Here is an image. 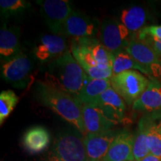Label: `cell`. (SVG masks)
<instances>
[{
  "label": "cell",
  "mask_w": 161,
  "mask_h": 161,
  "mask_svg": "<svg viewBox=\"0 0 161 161\" xmlns=\"http://www.w3.org/2000/svg\"><path fill=\"white\" fill-rule=\"evenodd\" d=\"M89 79L69 51L49 63L44 81L77 98Z\"/></svg>",
  "instance_id": "6da1fadb"
},
{
  "label": "cell",
  "mask_w": 161,
  "mask_h": 161,
  "mask_svg": "<svg viewBox=\"0 0 161 161\" xmlns=\"http://www.w3.org/2000/svg\"><path fill=\"white\" fill-rule=\"evenodd\" d=\"M35 92L40 103L55 111L86 135V132L82 116L83 104L77 98L41 80H37L36 83Z\"/></svg>",
  "instance_id": "7a4b0ae2"
},
{
  "label": "cell",
  "mask_w": 161,
  "mask_h": 161,
  "mask_svg": "<svg viewBox=\"0 0 161 161\" xmlns=\"http://www.w3.org/2000/svg\"><path fill=\"white\" fill-rule=\"evenodd\" d=\"M82 134L75 127L61 130L55 139L52 155L63 161H89Z\"/></svg>",
  "instance_id": "3957f363"
},
{
  "label": "cell",
  "mask_w": 161,
  "mask_h": 161,
  "mask_svg": "<svg viewBox=\"0 0 161 161\" xmlns=\"http://www.w3.org/2000/svg\"><path fill=\"white\" fill-rule=\"evenodd\" d=\"M150 80L136 70H128L113 75L111 87L128 105H133L147 89Z\"/></svg>",
  "instance_id": "277c9868"
},
{
  "label": "cell",
  "mask_w": 161,
  "mask_h": 161,
  "mask_svg": "<svg viewBox=\"0 0 161 161\" xmlns=\"http://www.w3.org/2000/svg\"><path fill=\"white\" fill-rule=\"evenodd\" d=\"M33 60L21 52L11 59L1 61V76L7 83L17 89H25L33 78Z\"/></svg>",
  "instance_id": "5b68a950"
},
{
  "label": "cell",
  "mask_w": 161,
  "mask_h": 161,
  "mask_svg": "<svg viewBox=\"0 0 161 161\" xmlns=\"http://www.w3.org/2000/svg\"><path fill=\"white\" fill-rule=\"evenodd\" d=\"M46 25L53 35H63L66 21L73 11L67 0H40L36 2Z\"/></svg>",
  "instance_id": "8992f818"
},
{
  "label": "cell",
  "mask_w": 161,
  "mask_h": 161,
  "mask_svg": "<svg viewBox=\"0 0 161 161\" xmlns=\"http://www.w3.org/2000/svg\"><path fill=\"white\" fill-rule=\"evenodd\" d=\"M134 37L120 21L115 19L106 18L101 24L99 40L112 54L125 49Z\"/></svg>",
  "instance_id": "52a82bcc"
},
{
  "label": "cell",
  "mask_w": 161,
  "mask_h": 161,
  "mask_svg": "<svg viewBox=\"0 0 161 161\" xmlns=\"http://www.w3.org/2000/svg\"><path fill=\"white\" fill-rule=\"evenodd\" d=\"M101 24L97 19L89 17L78 10H73L66 21L63 36L67 37H96Z\"/></svg>",
  "instance_id": "ba28073f"
},
{
  "label": "cell",
  "mask_w": 161,
  "mask_h": 161,
  "mask_svg": "<svg viewBox=\"0 0 161 161\" xmlns=\"http://www.w3.org/2000/svg\"><path fill=\"white\" fill-rule=\"evenodd\" d=\"M66 37L57 35H44L40 37L34 48V55L43 63H50L69 52Z\"/></svg>",
  "instance_id": "9c48e42d"
},
{
  "label": "cell",
  "mask_w": 161,
  "mask_h": 161,
  "mask_svg": "<svg viewBox=\"0 0 161 161\" xmlns=\"http://www.w3.org/2000/svg\"><path fill=\"white\" fill-rule=\"evenodd\" d=\"M89 104L102 109L105 115L116 124L121 123L125 116V102L112 87L107 90Z\"/></svg>",
  "instance_id": "30bf717a"
},
{
  "label": "cell",
  "mask_w": 161,
  "mask_h": 161,
  "mask_svg": "<svg viewBox=\"0 0 161 161\" xmlns=\"http://www.w3.org/2000/svg\"><path fill=\"white\" fill-rule=\"evenodd\" d=\"M117 132L112 129L97 134H86L84 137V144L88 160H103Z\"/></svg>",
  "instance_id": "8fae6325"
},
{
  "label": "cell",
  "mask_w": 161,
  "mask_h": 161,
  "mask_svg": "<svg viewBox=\"0 0 161 161\" xmlns=\"http://www.w3.org/2000/svg\"><path fill=\"white\" fill-rule=\"evenodd\" d=\"M134 135L129 130H118L102 161H134L133 156Z\"/></svg>",
  "instance_id": "7c38bea8"
},
{
  "label": "cell",
  "mask_w": 161,
  "mask_h": 161,
  "mask_svg": "<svg viewBox=\"0 0 161 161\" xmlns=\"http://www.w3.org/2000/svg\"><path fill=\"white\" fill-rule=\"evenodd\" d=\"M82 116L86 134L108 131L117 125L110 120L103 110L92 104L82 105Z\"/></svg>",
  "instance_id": "4fadbf2b"
},
{
  "label": "cell",
  "mask_w": 161,
  "mask_h": 161,
  "mask_svg": "<svg viewBox=\"0 0 161 161\" xmlns=\"http://www.w3.org/2000/svg\"><path fill=\"white\" fill-rule=\"evenodd\" d=\"M21 29L19 26H9L4 23L0 29V56L1 61L15 57L20 51Z\"/></svg>",
  "instance_id": "5bb4252c"
},
{
  "label": "cell",
  "mask_w": 161,
  "mask_h": 161,
  "mask_svg": "<svg viewBox=\"0 0 161 161\" xmlns=\"http://www.w3.org/2000/svg\"><path fill=\"white\" fill-rule=\"evenodd\" d=\"M147 89L132 105L135 111L155 113L161 111V81L149 78Z\"/></svg>",
  "instance_id": "9a60e30c"
},
{
  "label": "cell",
  "mask_w": 161,
  "mask_h": 161,
  "mask_svg": "<svg viewBox=\"0 0 161 161\" xmlns=\"http://www.w3.org/2000/svg\"><path fill=\"white\" fill-rule=\"evenodd\" d=\"M125 51L128 52L139 64L146 67L150 72V67L158 63L159 56L151 46L143 40L134 37L130 40Z\"/></svg>",
  "instance_id": "2e32d148"
},
{
  "label": "cell",
  "mask_w": 161,
  "mask_h": 161,
  "mask_svg": "<svg viewBox=\"0 0 161 161\" xmlns=\"http://www.w3.org/2000/svg\"><path fill=\"white\" fill-rule=\"evenodd\" d=\"M50 140V134L46 128L42 126H35L25 133L23 138V145L29 152L37 154L47 148Z\"/></svg>",
  "instance_id": "e0dca14e"
},
{
  "label": "cell",
  "mask_w": 161,
  "mask_h": 161,
  "mask_svg": "<svg viewBox=\"0 0 161 161\" xmlns=\"http://www.w3.org/2000/svg\"><path fill=\"white\" fill-rule=\"evenodd\" d=\"M147 13L140 6H132L122 11L120 14V23L129 31L133 36L136 35L146 27Z\"/></svg>",
  "instance_id": "ac0fdd59"
},
{
  "label": "cell",
  "mask_w": 161,
  "mask_h": 161,
  "mask_svg": "<svg viewBox=\"0 0 161 161\" xmlns=\"http://www.w3.org/2000/svg\"><path fill=\"white\" fill-rule=\"evenodd\" d=\"M147 142L153 155L161 157V111L153 113L152 115H146Z\"/></svg>",
  "instance_id": "d6986e66"
},
{
  "label": "cell",
  "mask_w": 161,
  "mask_h": 161,
  "mask_svg": "<svg viewBox=\"0 0 161 161\" xmlns=\"http://www.w3.org/2000/svg\"><path fill=\"white\" fill-rule=\"evenodd\" d=\"M113 55V75L128 70H138L141 73L150 77V72L146 67L136 62L128 52L125 50Z\"/></svg>",
  "instance_id": "ffe728a7"
},
{
  "label": "cell",
  "mask_w": 161,
  "mask_h": 161,
  "mask_svg": "<svg viewBox=\"0 0 161 161\" xmlns=\"http://www.w3.org/2000/svg\"><path fill=\"white\" fill-rule=\"evenodd\" d=\"M110 87H111L110 79H92L90 78L77 98L83 104H91Z\"/></svg>",
  "instance_id": "44dd1931"
},
{
  "label": "cell",
  "mask_w": 161,
  "mask_h": 161,
  "mask_svg": "<svg viewBox=\"0 0 161 161\" xmlns=\"http://www.w3.org/2000/svg\"><path fill=\"white\" fill-rule=\"evenodd\" d=\"M147 116H144L139 121L137 129L134 134L133 156L134 161H138L151 154L147 142Z\"/></svg>",
  "instance_id": "7402d4cb"
},
{
  "label": "cell",
  "mask_w": 161,
  "mask_h": 161,
  "mask_svg": "<svg viewBox=\"0 0 161 161\" xmlns=\"http://www.w3.org/2000/svg\"><path fill=\"white\" fill-rule=\"evenodd\" d=\"M31 7V3L25 0H1L0 11L4 18L22 14Z\"/></svg>",
  "instance_id": "603a6c76"
},
{
  "label": "cell",
  "mask_w": 161,
  "mask_h": 161,
  "mask_svg": "<svg viewBox=\"0 0 161 161\" xmlns=\"http://www.w3.org/2000/svg\"><path fill=\"white\" fill-rule=\"evenodd\" d=\"M19 102V97L13 90H3L0 93V124L3 125Z\"/></svg>",
  "instance_id": "cb8c5ba5"
},
{
  "label": "cell",
  "mask_w": 161,
  "mask_h": 161,
  "mask_svg": "<svg viewBox=\"0 0 161 161\" xmlns=\"http://www.w3.org/2000/svg\"><path fill=\"white\" fill-rule=\"evenodd\" d=\"M146 36H149V37L161 40V25L146 26L136 35V37L140 38L146 37Z\"/></svg>",
  "instance_id": "d4e9b609"
},
{
  "label": "cell",
  "mask_w": 161,
  "mask_h": 161,
  "mask_svg": "<svg viewBox=\"0 0 161 161\" xmlns=\"http://www.w3.org/2000/svg\"><path fill=\"white\" fill-rule=\"evenodd\" d=\"M137 38V37H136ZM139 40H143L146 43H148L154 52H156L157 55L159 56V58H161V40L153 38L149 36H146V37L138 38Z\"/></svg>",
  "instance_id": "484cf974"
},
{
  "label": "cell",
  "mask_w": 161,
  "mask_h": 161,
  "mask_svg": "<svg viewBox=\"0 0 161 161\" xmlns=\"http://www.w3.org/2000/svg\"><path fill=\"white\" fill-rule=\"evenodd\" d=\"M150 78H154L161 81V58H159L158 63L150 67Z\"/></svg>",
  "instance_id": "4316f807"
},
{
  "label": "cell",
  "mask_w": 161,
  "mask_h": 161,
  "mask_svg": "<svg viewBox=\"0 0 161 161\" xmlns=\"http://www.w3.org/2000/svg\"><path fill=\"white\" fill-rule=\"evenodd\" d=\"M138 161H161V157H158L149 154L148 155H147Z\"/></svg>",
  "instance_id": "83f0119b"
},
{
  "label": "cell",
  "mask_w": 161,
  "mask_h": 161,
  "mask_svg": "<svg viewBox=\"0 0 161 161\" xmlns=\"http://www.w3.org/2000/svg\"><path fill=\"white\" fill-rule=\"evenodd\" d=\"M46 161H63V160H60V159H58V158H55V157H54L53 155H52V158H49V160H47Z\"/></svg>",
  "instance_id": "f1b7e54d"
}]
</instances>
